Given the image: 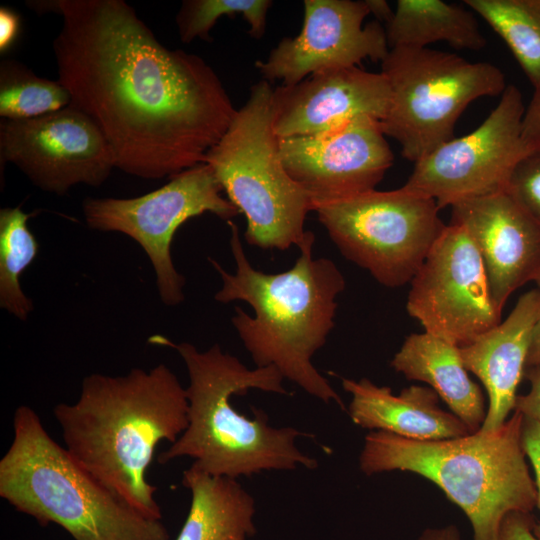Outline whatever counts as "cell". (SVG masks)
Wrapping results in <instances>:
<instances>
[{
  "mask_svg": "<svg viewBox=\"0 0 540 540\" xmlns=\"http://www.w3.org/2000/svg\"><path fill=\"white\" fill-rule=\"evenodd\" d=\"M539 312L537 288L521 295L503 322L460 347L465 368L479 378L488 393L489 404L480 431L498 429L515 409Z\"/></svg>",
  "mask_w": 540,
  "mask_h": 540,
  "instance_id": "obj_18",
  "label": "cell"
},
{
  "mask_svg": "<svg viewBox=\"0 0 540 540\" xmlns=\"http://www.w3.org/2000/svg\"><path fill=\"white\" fill-rule=\"evenodd\" d=\"M536 1H537V3L540 5V0H536Z\"/></svg>",
  "mask_w": 540,
  "mask_h": 540,
  "instance_id": "obj_37",
  "label": "cell"
},
{
  "mask_svg": "<svg viewBox=\"0 0 540 540\" xmlns=\"http://www.w3.org/2000/svg\"><path fill=\"white\" fill-rule=\"evenodd\" d=\"M26 5L38 14L47 12L57 13V0L27 1Z\"/></svg>",
  "mask_w": 540,
  "mask_h": 540,
  "instance_id": "obj_36",
  "label": "cell"
},
{
  "mask_svg": "<svg viewBox=\"0 0 540 540\" xmlns=\"http://www.w3.org/2000/svg\"><path fill=\"white\" fill-rule=\"evenodd\" d=\"M506 191L540 223V152L528 153L521 159Z\"/></svg>",
  "mask_w": 540,
  "mask_h": 540,
  "instance_id": "obj_27",
  "label": "cell"
},
{
  "mask_svg": "<svg viewBox=\"0 0 540 540\" xmlns=\"http://www.w3.org/2000/svg\"><path fill=\"white\" fill-rule=\"evenodd\" d=\"M187 412L186 388L165 364L122 376L92 373L75 403L53 408L71 457L124 503L156 520L162 519L157 487L146 474L159 443H174L187 428Z\"/></svg>",
  "mask_w": 540,
  "mask_h": 540,
  "instance_id": "obj_2",
  "label": "cell"
},
{
  "mask_svg": "<svg viewBox=\"0 0 540 540\" xmlns=\"http://www.w3.org/2000/svg\"><path fill=\"white\" fill-rule=\"evenodd\" d=\"M390 366L408 380L427 383L471 433L482 427L485 401L465 368L460 347L427 332L406 337Z\"/></svg>",
  "mask_w": 540,
  "mask_h": 540,
  "instance_id": "obj_20",
  "label": "cell"
},
{
  "mask_svg": "<svg viewBox=\"0 0 540 540\" xmlns=\"http://www.w3.org/2000/svg\"><path fill=\"white\" fill-rule=\"evenodd\" d=\"M20 28L18 15L11 9L0 8V51L5 52L14 43Z\"/></svg>",
  "mask_w": 540,
  "mask_h": 540,
  "instance_id": "obj_32",
  "label": "cell"
},
{
  "mask_svg": "<svg viewBox=\"0 0 540 540\" xmlns=\"http://www.w3.org/2000/svg\"><path fill=\"white\" fill-rule=\"evenodd\" d=\"M417 540H462L458 527L454 524L426 528Z\"/></svg>",
  "mask_w": 540,
  "mask_h": 540,
  "instance_id": "obj_33",
  "label": "cell"
},
{
  "mask_svg": "<svg viewBox=\"0 0 540 540\" xmlns=\"http://www.w3.org/2000/svg\"><path fill=\"white\" fill-rule=\"evenodd\" d=\"M301 31L284 37L255 67L263 80L293 85L323 70L358 66L363 60L387 56L381 22L364 24L370 14L364 1L305 0Z\"/></svg>",
  "mask_w": 540,
  "mask_h": 540,
  "instance_id": "obj_15",
  "label": "cell"
},
{
  "mask_svg": "<svg viewBox=\"0 0 540 540\" xmlns=\"http://www.w3.org/2000/svg\"><path fill=\"white\" fill-rule=\"evenodd\" d=\"M410 283L406 309L424 332L462 347L500 323L482 258L459 225L445 226Z\"/></svg>",
  "mask_w": 540,
  "mask_h": 540,
  "instance_id": "obj_12",
  "label": "cell"
},
{
  "mask_svg": "<svg viewBox=\"0 0 540 540\" xmlns=\"http://www.w3.org/2000/svg\"><path fill=\"white\" fill-rule=\"evenodd\" d=\"M9 162L39 189L60 196L78 184L100 186L115 168L103 134L70 105L36 118L1 120V172Z\"/></svg>",
  "mask_w": 540,
  "mask_h": 540,
  "instance_id": "obj_13",
  "label": "cell"
},
{
  "mask_svg": "<svg viewBox=\"0 0 540 540\" xmlns=\"http://www.w3.org/2000/svg\"><path fill=\"white\" fill-rule=\"evenodd\" d=\"M390 88L385 76L358 66L316 72L273 92L274 130L279 138L319 134L355 119L380 122Z\"/></svg>",
  "mask_w": 540,
  "mask_h": 540,
  "instance_id": "obj_17",
  "label": "cell"
},
{
  "mask_svg": "<svg viewBox=\"0 0 540 540\" xmlns=\"http://www.w3.org/2000/svg\"><path fill=\"white\" fill-rule=\"evenodd\" d=\"M450 223L477 248L500 311L512 293L540 279V223L506 190L452 205Z\"/></svg>",
  "mask_w": 540,
  "mask_h": 540,
  "instance_id": "obj_16",
  "label": "cell"
},
{
  "mask_svg": "<svg viewBox=\"0 0 540 540\" xmlns=\"http://www.w3.org/2000/svg\"><path fill=\"white\" fill-rule=\"evenodd\" d=\"M524 111L522 93L507 85L480 126L414 163L403 187L434 199L440 209L506 190L515 167L528 154L521 136Z\"/></svg>",
  "mask_w": 540,
  "mask_h": 540,
  "instance_id": "obj_11",
  "label": "cell"
},
{
  "mask_svg": "<svg viewBox=\"0 0 540 540\" xmlns=\"http://www.w3.org/2000/svg\"><path fill=\"white\" fill-rule=\"evenodd\" d=\"M389 48H427L444 41L457 49L480 50L486 39L475 15L441 0H399L386 24Z\"/></svg>",
  "mask_w": 540,
  "mask_h": 540,
  "instance_id": "obj_22",
  "label": "cell"
},
{
  "mask_svg": "<svg viewBox=\"0 0 540 540\" xmlns=\"http://www.w3.org/2000/svg\"><path fill=\"white\" fill-rule=\"evenodd\" d=\"M536 283L540 291V279ZM531 366H540V312L532 331L531 343L527 357V367Z\"/></svg>",
  "mask_w": 540,
  "mask_h": 540,
  "instance_id": "obj_34",
  "label": "cell"
},
{
  "mask_svg": "<svg viewBox=\"0 0 540 540\" xmlns=\"http://www.w3.org/2000/svg\"><path fill=\"white\" fill-rule=\"evenodd\" d=\"M227 224L236 268L234 273L227 272L209 258L222 280L214 299L244 301L253 309L250 316L236 306L231 322L255 366H273L307 394L345 409L312 363L335 326L337 297L345 288L343 274L331 259L313 258L312 231L298 245L300 255L290 269L275 274L259 271L245 254L238 226L231 220Z\"/></svg>",
  "mask_w": 540,
  "mask_h": 540,
  "instance_id": "obj_3",
  "label": "cell"
},
{
  "mask_svg": "<svg viewBox=\"0 0 540 540\" xmlns=\"http://www.w3.org/2000/svg\"><path fill=\"white\" fill-rule=\"evenodd\" d=\"M522 440L527 459L534 472L537 490L536 507L540 510V423L538 421L524 416ZM533 533L540 540V522L534 523Z\"/></svg>",
  "mask_w": 540,
  "mask_h": 540,
  "instance_id": "obj_28",
  "label": "cell"
},
{
  "mask_svg": "<svg viewBox=\"0 0 540 540\" xmlns=\"http://www.w3.org/2000/svg\"><path fill=\"white\" fill-rule=\"evenodd\" d=\"M527 368L524 375L530 383V389L526 394L517 396L514 410L540 423V366Z\"/></svg>",
  "mask_w": 540,
  "mask_h": 540,
  "instance_id": "obj_31",
  "label": "cell"
},
{
  "mask_svg": "<svg viewBox=\"0 0 540 540\" xmlns=\"http://www.w3.org/2000/svg\"><path fill=\"white\" fill-rule=\"evenodd\" d=\"M273 92L266 80L252 85L247 101L204 163L244 215L247 243L286 250L303 241L306 215L312 209L307 193L283 166L274 130Z\"/></svg>",
  "mask_w": 540,
  "mask_h": 540,
  "instance_id": "obj_7",
  "label": "cell"
},
{
  "mask_svg": "<svg viewBox=\"0 0 540 540\" xmlns=\"http://www.w3.org/2000/svg\"><path fill=\"white\" fill-rule=\"evenodd\" d=\"M534 523L531 513L511 512L501 523L498 540H538L533 533Z\"/></svg>",
  "mask_w": 540,
  "mask_h": 540,
  "instance_id": "obj_30",
  "label": "cell"
},
{
  "mask_svg": "<svg viewBox=\"0 0 540 540\" xmlns=\"http://www.w3.org/2000/svg\"><path fill=\"white\" fill-rule=\"evenodd\" d=\"M71 103L68 90L57 80L37 76L22 63H0V116L8 120L36 118Z\"/></svg>",
  "mask_w": 540,
  "mask_h": 540,
  "instance_id": "obj_25",
  "label": "cell"
},
{
  "mask_svg": "<svg viewBox=\"0 0 540 540\" xmlns=\"http://www.w3.org/2000/svg\"><path fill=\"white\" fill-rule=\"evenodd\" d=\"M183 486L191 504L175 540H249L256 533L253 496L236 480L184 470Z\"/></svg>",
  "mask_w": 540,
  "mask_h": 540,
  "instance_id": "obj_21",
  "label": "cell"
},
{
  "mask_svg": "<svg viewBox=\"0 0 540 540\" xmlns=\"http://www.w3.org/2000/svg\"><path fill=\"white\" fill-rule=\"evenodd\" d=\"M381 73L390 88L383 132L414 163L454 138L456 123L469 104L501 96L507 87L497 66L428 47L391 48Z\"/></svg>",
  "mask_w": 540,
  "mask_h": 540,
  "instance_id": "obj_8",
  "label": "cell"
},
{
  "mask_svg": "<svg viewBox=\"0 0 540 540\" xmlns=\"http://www.w3.org/2000/svg\"><path fill=\"white\" fill-rule=\"evenodd\" d=\"M504 40L533 88L540 85V5L536 0H465Z\"/></svg>",
  "mask_w": 540,
  "mask_h": 540,
  "instance_id": "obj_23",
  "label": "cell"
},
{
  "mask_svg": "<svg viewBox=\"0 0 540 540\" xmlns=\"http://www.w3.org/2000/svg\"><path fill=\"white\" fill-rule=\"evenodd\" d=\"M279 149L312 211L376 189L394 160L381 122L369 117L315 135L279 138Z\"/></svg>",
  "mask_w": 540,
  "mask_h": 540,
  "instance_id": "obj_14",
  "label": "cell"
},
{
  "mask_svg": "<svg viewBox=\"0 0 540 540\" xmlns=\"http://www.w3.org/2000/svg\"><path fill=\"white\" fill-rule=\"evenodd\" d=\"M32 215L20 206L0 210V306L20 320H26L33 310L32 300L20 283L39 250L37 239L28 227Z\"/></svg>",
  "mask_w": 540,
  "mask_h": 540,
  "instance_id": "obj_24",
  "label": "cell"
},
{
  "mask_svg": "<svg viewBox=\"0 0 540 540\" xmlns=\"http://www.w3.org/2000/svg\"><path fill=\"white\" fill-rule=\"evenodd\" d=\"M522 141L528 153L540 152V85L534 88L522 118Z\"/></svg>",
  "mask_w": 540,
  "mask_h": 540,
  "instance_id": "obj_29",
  "label": "cell"
},
{
  "mask_svg": "<svg viewBox=\"0 0 540 540\" xmlns=\"http://www.w3.org/2000/svg\"><path fill=\"white\" fill-rule=\"evenodd\" d=\"M432 198L403 186L376 189L314 208L330 239L349 261L381 285L411 282L445 224Z\"/></svg>",
  "mask_w": 540,
  "mask_h": 540,
  "instance_id": "obj_9",
  "label": "cell"
},
{
  "mask_svg": "<svg viewBox=\"0 0 540 540\" xmlns=\"http://www.w3.org/2000/svg\"><path fill=\"white\" fill-rule=\"evenodd\" d=\"M271 5V0H184L175 20L179 38L183 43L211 40L210 31L218 18L237 15L247 21L251 37L262 38Z\"/></svg>",
  "mask_w": 540,
  "mask_h": 540,
  "instance_id": "obj_26",
  "label": "cell"
},
{
  "mask_svg": "<svg viewBox=\"0 0 540 540\" xmlns=\"http://www.w3.org/2000/svg\"><path fill=\"white\" fill-rule=\"evenodd\" d=\"M366 3L369 7L370 14H373L376 17V20L381 22L384 21L386 24L391 19L393 11L391 10L389 4L384 0H366Z\"/></svg>",
  "mask_w": 540,
  "mask_h": 540,
  "instance_id": "obj_35",
  "label": "cell"
},
{
  "mask_svg": "<svg viewBox=\"0 0 540 540\" xmlns=\"http://www.w3.org/2000/svg\"><path fill=\"white\" fill-rule=\"evenodd\" d=\"M523 420L514 410L496 430L438 441L370 431L359 468L367 476L405 471L426 478L465 513L473 540H498L507 514L531 513L537 504L523 446Z\"/></svg>",
  "mask_w": 540,
  "mask_h": 540,
  "instance_id": "obj_5",
  "label": "cell"
},
{
  "mask_svg": "<svg viewBox=\"0 0 540 540\" xmlns=\"http://www.w3.org/2000/svg\"><path fill=\"white\" fill-rule=\"evenodd\" d=\"M148 342L175 349L189 378L188 426L159 454L158 463L189 457L191 466L204 473L236 480L263 471L317 467L316 459L297 445V438L306 434L293 427L269 425L267 414L255 407L254 418H249L232 404L234 395H244L250 389L288 394L275 367L249 369L218 344L200 351L191 343H174L161 335Z\"/></svg>",
  "mask_w": 540,
  "mask_h": 540,
  "instance_id": "obj_4",
  "label": "cell"
},
{
  "mask_svg": "<svg viewBox=\"0 0 540 540\" xmlns=\"http://www.w3.org/2000/svg\"><path fill=\"white\" fill-rule=\"evenodd\" d=\"M0 497L74 540H170L161 520L142 515L97 481L26 405L14 412L13 439L0 460Z\"/></svg>",
  "mask_w": 540,
  "mask_h": 540,
  "instance_id": "obj_6",
  "label": "cell"
},
{
  "mask_svg": "<svg viewBox=\"0 0 540 540\" xmlns=\"http://www.w3.org/2000/svg\"><path fill=\"white\" fill-rule=\"evenodd\" d=\"M342 387L351 395V420L369 431L416 441L445 440L471 433L461 419L439 406V396L429 387L411 385L395 395L391 388L367 378H343Z\"/></svg>",
  "mask_w": 540,
  "mask_h": 540,
  "instance_id": "obj_19",
  "label": "cell"
},
{
  "mask_svg": "<svg viewBox=\"0 0 540 540\" xmlns=\"http://www.w3.org/2000/svg\"><path fill=\"white\" fill-rule=\"evenodd\" d=\"M221 191L211 167L201 163L150 193L132 198H86L82 209L89 228L125 234L143 248L153 266L161 301L175 306L184 301L185 286L171 254L175 233L190 218L204 213L226 222L239 214Z\"/></svg>",
  "mask_w": 540,
  "mask_h": 540,
  "instance_id": "obj_10",
  "label": "cell"
},
{
  "mask_svg": "<svg viewBox=\"0 0 540 540\" xmlns=\"http://www.w3.org/2000/svg\"><path fill=\"white\" fill-rule=\"evenodd\" d=\"M57 14L58 81L105 137L115 168L154 180L204 163L237 112L215 70L163 46L123 0H57Z\"/></svg>",
  "mask_w": 540,
  "mask_h": 540,
  "instance_id": "obj_1",
  "label": "cell"
}]
</instances>
